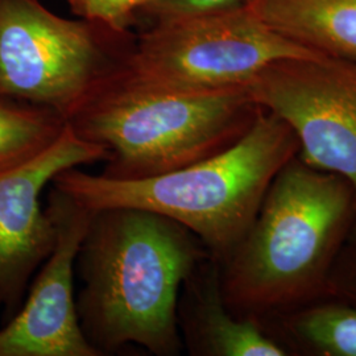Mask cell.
Masks as SVG:
<instances>
[{
    "label": "cell",
    "mask_w": 356,
    "mask_h": 356,
    "mask_svg": "<svg viewBox=\"0 0 356 356\" xmlns=\"http://www.w3.org/2000/svg\"><path fill=\"white\" fill-rule=\"evenodd\" d=\"M204 243L165 216L136 207L91 210L76 256V310L101 355L138 344L156 356L184 351L178 297L206 259Z\"/></svg>",
    "instance_id": "cell-1"
},
{
    "label": "cell",
    "mask_w": 356,
    "mask_h": 356,
    "mask_svg": "<svg viewBox=\"0 0 356 356\" xmlns=\"http://www.w3.org/2000/svg\"><path fill=\"white\" fill-rule=\"evenodd\" d=\"M298 149L291 127L260 107L239 140L191 165L134 181L72 168L51 185L89 210L136 207L168 216L191 229L220 264L250 229L273 178Z\"/></svg>",
    "instance_id": "cell-3"
},
{
    "label": "cell",
    "mask_w": 356,
    "mask_h": 356,
    "mask_svg": "<svg viewBox=\"0 0 356 356\" xmlns=\"http://www.w3.org/2000/svg\"><path fill=\"white\" fill-rule=\"evenodd\" d=\"M152 0H67L72 13L82 20L99 24L116 33H129Z\"/></svg>",
    "instance_id": "cell-14"
},
{
    "label": "cell",
    "mask_w": 356,
    "mask_h": 356,
    "mask_svg": "<svg viewBox=\"0 0 356 356\" xmlns=\"http://www.w3.org/2000/svg\"><path fill=\"white\" fill-rule=\"evenodd\" d=\"M47 210L56 225V244L29 285L24 305L0 329V356H102L81 327L74 288L91 210L54 186Z\"/></svg>",
    "instance_id": "cell-9"
},
{
    "label": "cell",
    "mask_w": 356,
    "mask_h": 356,
    "mask_svg": "<svg viewBox=\"0 0 356 356\" xmlns=\"http://www.w3.org/2000/svg\"><path fill=\"white\" fill-rule=\"evenodd\" d=\"M178 330L191 356H289L259 319L242 318L222 292L220 264L209 257L184 282L177 304Z\"/></svg>",
    "instance_id": "cell-10"
},
{
    "label": "cell",
    "mask_w": 356,
    "mask_h": 356,
    "mask_svg": "<svg viewBox=\"0 0 356 356\" xmlns=\"http://www.w3.org/2000/svg\"><path fill=\"white\" fill-rule=\"evenodd\" d=\"M135 38L70 20L40 0H0V97L67 122L127 60Z\"/></svg>",
    "instance_id": "cell-5"
},
{
    "label": "cell",
    "mask_w": 356,
    "mask_h": 356,
    "mask_svg": "<svg viewBox=\"0 0 356 356\" xmlns=\"http://www.w3.org/2000/svg\"><path fill=\"white\" fill-rule=\"evenodd\" d=\"M259 108L245 88L176 89L135 79L120 67L66 123L107 149L101 176L134 181L227 149L252 126Z\"/></svg>",
    "instance_id": "cell-4"
},
{
    "label": "cell",
    "mask_w": 356,
    "mask_h": 356,
    "mask_svg": "<svg viewBox=\"0 0 356 356\" xmlns=\"http://www.w3.org/2000/svg\"><path fill=\"white\" fill-rule=\"evenodd\" d=\"M244 88L291 127L304 161L344 178L356 195V61L280 60Z\"/></svg>",
    "instance_id": "cell-7"
},
{
    "label": "cell",
    "mask_w": 356,
    "mask_h": 356,
    "mask_svg": "<svg viewBox=\"0 0 356 356\" xmlns=\"http://www.w3.org/2000/svg\"><path fill=\"white\" fill-rule=\"evenodd\" d=\"M107 149L66 123L60 138L24 164L0 173V306L15 314L32 277L54 248L57 231L41 194L61 172L104 163Z\"/></svg>",
    "instance_id": "cell-8"
},
{
    "label": "cell",
    "mask_w": 356,
    "mask_h": 356,
    "mask_svg": "<svg viewBox=\"0 0 356 356\" xmlns=\"http://www.w3.org/2000/svg\"><path fill=\"white\" fill-rule=\"evenodd\" d=\"M288 355L356 356V305L326 296L260 319Z\"/></svg>",
    "instance_id": "cell-12"
},
{
    "label": "cell",
    "mask_w": 356,
    "mask_h": 356,
    "mask_svg": "<svg viewBox=\"0 0 356 356\" xmlns=\"http://www.w3.org/2000/svg\"><path fill=\"white\" fill-rule=\"evenodd\" d=\"M281 36L321 54L356 61V0H247Z\"/></svg>",
    "instance_id": "cell-11"
},
{
    "label": "cell",
    "mask_w": 356,
    "mask_h": 356,
    "mask_svg": "<svg viewBox=\"0 0 356 356\" xmlns=\"http://www.w3.org/2000/svg\"><path fill=\"white\" fill-rule=\"evenodd\" d=\"M355 218L353 186L297 153L273 178L250 229L220 263L229 310L260 321L329 296L332 268Z\"/></svg>",
    "instance_id": "cell-2"
},
{
    "label": "cell",
    "mask_w": 356,
    "mask_h": 356,
    "mask_svg": "<svg viewBox=\"0 0 356 356\" xmlns=\"http://www.w3.org/2000/svg\"><path fill=\"white\" fill-rule=\"evenodd\" d=\"M327 294L356 305V218L332 268Z\"/></svg>",
    "instance_id": "cell-16"
},
{
    "label": "cell",
    "mask_w": 356,
    "mask_h": 356,
    "mask_svg": "<svg viewBox=\"0 0 356 356\" xmlns=\"http://www.w3.org/2000/svg\"><path fill=\"white\" fill-rule=\"evenodd\" d=\"M247 0H152L145 15L154 23L223 13L245 4Z\"/></svg>",
    "instance_id": "cell-15"
},
{
    "label": "cell",
    "mask_w": 356,
    "mask_h": 356,
    "mask_svg": "<svg viewBox=\"0 0 356 356\" xmlns=\"http://www.w3.org/2000/svg\"><path fill=\"white\" fill-rule=\"evenodd\" d=\"M65 127L64 118L49 108L0 97V173L44 152Z\"/></svg>",
    "instance_id": "cell-13"
},
{
    "label": "cell",
    "mask_w": 356,
    "mask_h": 356,
    "mask_svg": "<svg viewBox=\"0 0 356 356\" xmlns=\"http://www.w3.org/2000/svg\"><path fill=\"white\" fill-rule=\"evenodd\" d=\"M325 56L281 36L248 6L154 23L135 38L122 70L135 79L193 91L244 88L288 58Z\"/></svg>",
    "instance_id": "cell-6"
}]
</instances>
